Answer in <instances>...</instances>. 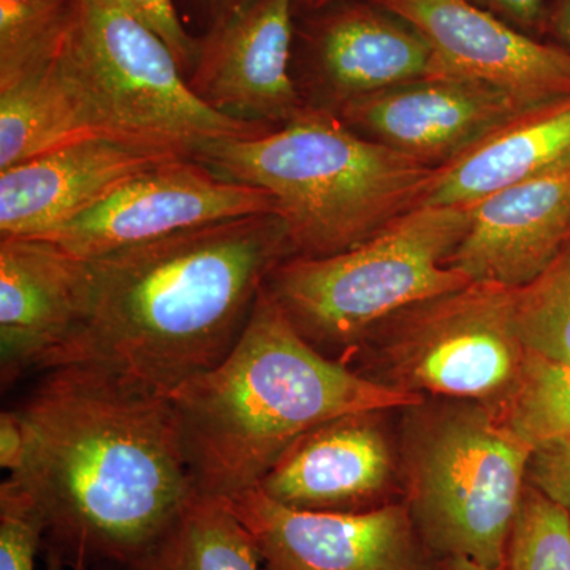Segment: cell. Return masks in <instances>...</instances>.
<instances>
[{
	"label": "cell",
	"instance_id": "obj_3",
	"mask_svg": "<svg viewBox=\"0 0 570 570\" xmlns=\"http://www.w3.org/2000/svg\"><path fill=\"white\" fill-rule=\"evenodd\" d=\"M168 400L195 491L227 499L257 489L276 461L322 423L406 409L425 397L379 384L318 352L264 287L230 354Z\"/></svg>",
	"mask_w": 570,
	"mask_h": 570
},
{
	"label": "cell",
	"instance_id": "obj_34",
	"mask_svg": "<svg viewBox=\"0 0 570 570\" xmlns=\"http://www.w3.org/2000/svg\"><path fill=\"white\" fill-rule=\"evenodd\" d=\"M335 2H337V0H298V7L309 11H318Z\"/></svg>",
	"mask_w": 570,
	"mask_h": 570
},
{
	"label": "cell",
	"instance_id": "obj_18",
	"mask_svg": "<svg viewBox=\"0 0 570 570\" xmlns=\"http://www.w3.org/2000/svg\"><path fill=\"white\" fill-rule=\"evenodd\" d=\"M468 208L466 235L445 266L471 283L523 287L570 243V160Z\"/></svg>",
	"mask_w": 570,
	"mask_h": 570
},
{
	"label": "cell",
	"instance_id": "obj_11",
	"mask_svg": "<svg viewBox=\"0 0 570 570\" xmlns=\"http://www.w3.org/2000/svg\"><path fill=\"white\" fill-rule=\"evenodd\" d=\"M417 29L445 73L485 82L524 110L570 97V52L472 0H367Z\"/></svg>",
	"mask_w": 570,
	"mask_h": 570
},
{
	"label": "cell",
	"instance_id": "obj_13",
	"mask_svg": "<svg viewBox=\"0 0 570 570\" xmlns=\"http://www.w3.org/2000/svg\"><path fill=\"white\" fill-rule=\"evenodd\" d=\"M385 412H355L314 428L276 461L257 490L303 512L360 513L392 504L400 455Z\"/></svg>",
	"mask_w": 570,
	"mask_h": 570
},
{
	"label": "cell",
	"instance_id": "obj_33",
	"mask_svg": "<svg viewBox=\"0 0 570 570\" xmlns=\"http://www.w3.org/2000/svg\"><path fill=\"white\" fill-rule=\"evenodd\" d=\"M439 570H504L489 568V566L480 564L478 561L468 560V558H445L439 561Z\"/></svg>",
	"mask_w": 570,
	"mask_h": 570
},
{
	"label": "cell",
	"instance_id": "obj_19",
	"mask_svg": "<svg viewBox=\"0 0 570 570\" xmlns=\"http://www.w3.org/2000/svg\"><path fill=\"white\" fill-rule=\"evenodd\" d=\"M66 28L39 55L0 71V171L73 142L127 141L107 122L63 59Z\"/></svg>",
	"mask_w": 570,
	"mask_h": 570
},
{
	"label": "cell",
	"instance_id": "obj_22",
	"mask_svg": "<svg viewBox=\"0 0 570 570\" xmlns=\"http://www.w3.org/2000/svg\"><path fill=\"white\" fill-rule=\"evenodd\" d=\"M498 414L531 449L570 439V363L527 352L519 384Z\"/></svg>",
	"mask_w": 570,
	"mask_h": 570
},
{
	"label": "cell",
	"instance_id": "obj_4",
	"mask_svg": "<svg viewBox=\"0 0 570 570\" xmlns=\"http://www.w3.org/2000/svg\"><path fill=\"white\" fill-rule=\"evenodd\" d=\"M194 159L272 195L294 257L305 258L347 253L381 234L417 208L436 170L307 105L257 137L205 142Z\"/></svg>",
	"mask_w": 570,
	"mask_h": 570
},
{
	"label": "cell",
	"instance_id": "obj_12",
	"mask_svg": "<svg viewBox=\"0 0 570 570\" xmlns=\"http://www.w3.org/2000/svg\"><path fill=\"white\" fill-rule=\"evenodd\" d=\"M298 0H249L200 40L189 88L202 102L242 121L277 127L306 104L292 75Z\"/></svg>",
	"mask_w": 570,
	"mask_h": 570
},
{
	"label": "cell",
	"instance_id": "obj_8",
	"mask_svg": "<svg viewBox=\"0 0 570 570\" xmlns=\"http://www.w3.org/2000/svg\"><path fill=\"white\" fill-rule=\"evenodd\" d=\"M527 348L515 322V288L471 283L397 311L346 365L412 395L499 409L519 384Z\"/></svg>",
	"mask_w": 570,
	"mask_h": 570
},
{
	"label": "cell",
	"instance_id": "obj_15",
	"mask_svg": "<svg viewBox=\"0 0 570 570\" xmlns=\"http://www.w3.org/2000/svg\"><path fill=\"white\" fill-rule=\"evenodd\" d=\"M521 111L485 82L439 75L362 97L336 115L356 134L439 168Z\"/></svg>",
	"mask_w": 570,
	"mask_h": 570
},
{
	"label": "cell",
	"instance_id": "obj_27",
	"mask_svg": "<svg viewBox=\"0 0 570 570\" xmlns=\"http://www.w3.org/2000/svg\"><path fill=\"white\" fill-rule=\"evenodd\" d=\"M130 13L145 22L174 51L184 71H193L200 52V40L184 29L171 0H119Z\"/></svg>",
	"mask_w": 570,
	"mask_h": 570
},
{
	"label": "cell",
	"instance_id": "obj_28",
	"mask_svg": "<svg viewBox=\"0 0 570 570\" xmlns=\"http://www.w3.org/2000/svg\"><path fill=\"white\" fill-rule=\"evenodd\" d=\"M528 482L561 505L570 519V439L532 449Z\"/></svg>",
	"mask_w": 570,
	"mask_h": 570
},
{
	"label": "cell",
	"instance_id": "obj_25",
	"mask_svg": "<svg viewBox=\"0 0 570 570\" xmlns=\"http://www.w3.org/2000/svg\"><path fill=\"white\" fill-rule=\"evenodd\" d=\"M77 0H0V67L20 61L56 36Z\"/></svg>",
	"mask_w": 570,
	"mask_h": 570
},
{
	"label": "cell",
	"instance_id": "obj_7",
	"mask_svg": "<svg viewBox=\"0 0 570 570\" xmlns=\"http://www.w3.org/2000/svg\"><path fill=\"white\" fill-rule=\"evenodd\" d=\"M70 70L124 140L193 156L202 145L275 127L202 102L163 37L119 0H77L62 33Z\"/></svg>",
	"mask_w": 570,
	"mask_h": 570
},
{
	"label": "cell",
	"instance_id": "obj_35",
	"mask_svg": "<svg viewBox=\"0 0 570 570\" xmlns=\"http://www.w3.org/2000/svg\"><path fill=\"white\" fill-rule=\"evenodd\" d=\"M41 557H43L45 570H67L61 564V561L52 557V554H41Z\"/></svg>",
	"mask_w": 570,
	"mask_h": 570
},
{
	"label": "cell",
	"instance_id": "obj_20",
	"mask_svg": "<svg viewBox=\"0 0 570 570\" xmlns=\"http://www.w3.org/2000/svg\"><path fill=\"white\" fill-rule=\"evenodd\" d=\"M570 160V97L519 112L434 170L419 206H468Z\"/></svg>",
	"mask_w": 570,
	"mask_h": 570
},
{
	"label": "cell",
	"instance_id": "obj_10",
	"mask_svg": "<svg viewBox=\"0 0 570 570\" xmlns=\"http://www.w3.org/2000/svg\"><path fill=\"white\" fill-rule=\"evenodd\" d=\"M223 501L253 534L264 570H439L403 499L360 513L288 509L257 489Z\"/></svg>",
	"mask_w": 570,
	"mask_h": 570
},
{
	"label": "cell",
	"instance_id": "obj_17",
	"mask_svg": "<svg viewBox=\"0 0 570 570\" xmlns=\"http://www.w3.org/2000/svg\"><path fill=\"white\" fill-rule=\"evenodd\" d=\"M179 157L193 156L96 138L7 168L0 171V238L50 234L130 179Z\"/></svg>",
	"mask_w": 570,
	"mask_h": 570
},
{
	"label": "cell",
	"instance_id": "obj_5",
	"mask_svg": "<svg viewBox=\"0 0 570 570\" xmlns=\"http://www.w3.org/2000/svg\"><path fill=\"white\" fill-rule=\"evenodd\" d=\"M531 453L487 404L425 397L406 407L397 445L403 501L439 561L504 569Z\"/></svg>",
	"mask_w": 570,
	"mask_h": 570
},
{
	"label": "cell",
	"instance_id": "obj_32",
	"mask_svg": "<svg viewBox=\"0 0 570 570\" xmlns=\"http://www.w3.org/2000/svg\"><path fill=\"white\" fill-rule=\"evenodd\" d=\"M206 2H208L209 10H212L214 22H217L242 9L249 0H206Z\"/></svg>",
	"mask_w": 570,
	"mask_h": 570
},
{
	"label": "cell",
	"instance_id": "obj_29",
	"mask_svg": "<svg viewBox=\"0 0 570 570\" xmlns=\"http://www.w3.org/2000/svg\"><path fill=\"white\" fill-rule=\"evenodd\" d=\"M472 2L524 33H542L547 3H549L547 0H472Z\"/></svg>",
	"mask_w": 570,
	"mask_h": 570
},
{
	"label": "cell",
	"instance_id": "obj_23",
	"mask_svg": "<svg viewBox=\"0 0 570 570\" xmlns=\"http://www.w3.org/2000/svg\"><path fill=\"white\" fill-rule=\"evenodd\" d=\"M515 322L527 352L570 363V243L535 279L515 288Z\"/></svg>",
	"mask_w": 570,
	"mask_h": 570
},
{
	"label": "cell",
	"instance_id": "obj_1",
	"mask_svg": "<svg viewBox=\"0 0 570 570\" xmlns=\"http://www.w3.org/2000/svg\"><path fill=\"white\" fill-rule=\"evenodd\" d=\"M14 411L26 459L10 478L43 517L41 554L67 570L132 569L197 494L168 396L66 365Z\"/></svg>",
	"mask_w": 570,
	"mask_h": 570
},
{
	"label": "cell",
	"instance_id": "obj_16",
	"mask_svg": "<svg viewBox=\"0 0 570 570\" xmlns=\"http://www.w3.org/2000/svg\"><path fill=\"white\" fill-rule=\"evenodd\" d=\"M91 262L37 236L0 238V367L3 385L39 370L88 318Z\"/></svg>",
	"mask_w": 570,
	"mask_h": 570
},
{
	"label": "cell",
	"instance_id": "obj_2",
	"mask_svg": "<svg viewBox=\"0 0 570 570\" xmlns=\"http://www.w3.org/2000/svg\"><path fill=\"white\" fill-rule=\"evenodd\" d=\"M291 257L285 225L269 213L94 258L88 318L39 371L94 366L168 396L230 354L266 279Z\"/></svg>",
	"mask_w": 570,
	"mask_h": 570
},
{
	"label": "cell",
	"instance_id": "obj_26",
	"mask_svg": "<svg viewBox=\"0 0 570 570\" xmlns=\"http://www.w3.org/2000/svg\"><path fill=\"white\" fill-rule=\"evenodd\" d=\"M45 521L36 502L17 480L0 485V570H36Z\"/></svg>",
	"mask_w": 570,
	"mask_h": 570
},
{
	"label": "cell",
	"instance_id": "obj_24",
	"mask_svg": "<svg viewBox=\"0 0 570 570\" xmlns=\"http://www.w3.org/2000/svg\"><path fill=\"white\" fill-rule=\"evenodd\" d=\"M504 570H570V519L528 482L513 521Z\"/></svg>",
	"mask_w": 570,
	"mask_h": 570
},
{
	"label": "cell",
	"instance_id": "obj_14",
	"mask_svg": "<svg viewBox=\"0 0 570 570\" xmlns=\"http://www.w3.org/2000/svg\"><path fill=\"white\" fill-rule=\"evenodd\" d=\"M307 107L336 112L348 102L422 78L448 75L417 29L367 2H337L307 24Z\"/></svg>",
	"mask_w": 570,
	"mask_h": 570
},
{
	"label": "cell",
	"instance_id": "obj_6",
	"mask_svg": "<svg viewBox=\"0 0 570 570\" xmlns=\"http://www.w3.org/2000/svg\"><path fill=\"white\" fill-rule=\"evenodd\" d=\"M469 220L468 206H417L347 253L287 258L266 292L311 346L347 363L397 311L471 284L445 266Z\"/></svg>",
	"mask_w": 570,
	"mask_h": 570
},
{
	"label": "cell",
	"instance_id": "obj_9",
	"mask_svg": "<svg viewBox=\"0 0 570 570\" xmlns=\"http://www.w3.org/2000/svg\"><path fill=\"white\" fill-rule=\"evenodd\" d=\"M276 213L261 187L224 178L194 157L151 168L77 219L37 238L50 239L82 261L255 214Z\"/></svg>",
	"mask_w": 570,
	"mask_h": 570
},
{
	"label": "cell",
	"instance_id": "obj_21",
	"mask_svg": "<svg viewBox=\"0 0 570 570\" xmlns=\"http://www.w3.org/2000/svg\"><path fill=\"white\" fill-rule=\"evenodd\" d=\"M130 570H264L257 543L223 499L195 494Z\"/></svg>",
	"mask_w": 570,
	"mask_h": 570
},
{
	"label": "cell",
	"instance_id": "obj_31",
	"mask_svg": "<svg viewBox=\"0 0 570 570\" xmlns=\"http://www.w3.org/2000/svg\"><path fill=\"white\" fill-rule=\"evenodd\" d=\"M542 33L550 36L557 47L570 52V0L547 3Z\"/></svg>",
	"mask_w": 570,
	"mask_h": 570
},
{
	"label": "cell",
	"instance_id": "obj_30",
	"mask_svg": "<svg viewBox=\"0 0 570 570\" xmlns=\"http://www.w3.org/2000/svg\"><path fill=\"white\" fill-rule=\"evenodd\" d=\"M26 434L14 409L0 414V466L17 474L24 464Z\"/></svg>",
	"mask_w": 570,
	"mask_h": 570
}]
</instances>
